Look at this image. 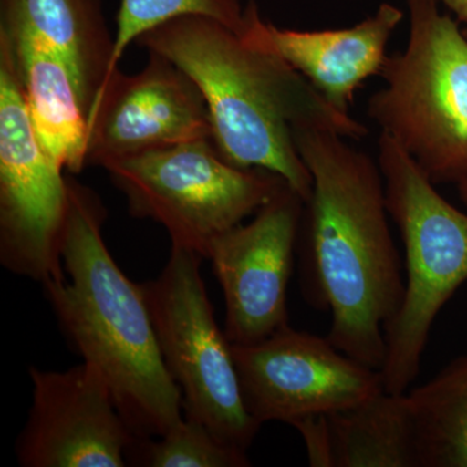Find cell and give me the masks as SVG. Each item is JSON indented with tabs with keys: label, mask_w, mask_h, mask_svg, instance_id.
I'll return each instance as SVG.
<instances>
[{
	"label": "cell",
	"mask_w": 467,
	"mask_h": 467,
	"mask_svg": "<svg viewBox=\"0 0 467 467\" xmlns=\"http://www.w3.org/2000/svg\"><path fill=\"white\" fill-rule=\"evenodd\" d=\"M294 137L313 178L296 248L304 299L331 313L327 339L340 352L382 370L384 328L405 281L379 164L335 131L300 128Z\"/></svg>",
	"instance_id": "cell-1"
},
{
	"label": "cell",
	"mask_w": 467,
	"mask_h": 467,
	"mask_svg": "<svg viewBox=\"0 0 467 467\" xmlns=\"http://www.w3.org/2000/svg\"><path fill=\"white\" fill-rule=\"evenodd\" d=\"M135 43L173 61L199 86L212 140L227 161L281 175L304 202L313 178L294 131L318 128L352 140L368 134L367 126L334 109L282 58L254 47L214 18H171Z\"/></svg>",
	"instance_id": "cell-2"
},
{
	"label": "cell",
	"mask_w": 467,
	"mask_h": 467,
	"mask_svg": "<svg viewBox=\"0 0 467 467\" xmlns=\"http://www.w3.org/2000/svg\"><path fill=\"white\" fill-rule=\"evenodd\" d=\"M61 257L69 279L42 285L67 343L109 383L137 438H159L183 416L182 393L169 373L142 285L126 276L103 238L100 196L67 178Z\"/></svg>",
	"instance_id": "cell-3"
},
{
	"label": "cell",
	"mask_w": 467,
	"mask_h": 467,
	"mask_svg": "<svg viewBox=\"0 0 467 467\" xmlns=\"http://www.w3.org/2000/svg\"><path fill=\"white\" fill-rule=\"evenodd\" d=\"M439 0H407L404 50L389 55L367 113L434 184L467 175V38Z\"/></svg>",
	"instance_id": "cell-4"
},
{
	"label": "cell",
	"mask_w": 467,
	"mask_h": 467,
	"mask_svg": "<svg viewBox=\"0 0 467 467\" xmlns=\"http://www.w3.org/2000/svg\"><path fill=\"white\" fill-rule=\"evenodd\" d=\"M387 208L405 248L404 299L384 328V391L405 393L420 373L439 312L467 281V214L387 134L378 138Z\"/></svg>",
	"instance_id": "cell-5"
},
{
	"label": "cell",
	"mask_w": 467,
	"mask_h": 467,
	"mask_svg": "<svg viewBox=\"0 0 467 467\" xmlns=\"http://www.w3.org/2000/svg\"><path fill=\"white\" fill-rule=\"evenodd\" d=\"M124 193L129 213L167 230L171 244L207 259L218 236L241 225L278 190L281 175L227 161L212 138L101 164Z\"/></svg>",
	"instance_id": "cell-6"
},
{
	"label": "cell",
	"mask_w": 467,
	"mask_h": 467,
	"mask_svg": "<svg viewBox=\"0 0 467 467\" xmlns=\"http://www.w3.org/2000/svg\"><path fill=\"white\" fill-rule=\"evenodd\" d=\"M202 259L198 252L171 244L161 275L140 285L162 358L182 393L184 417L247 453L261 425L243 400L233 344L214 317Z\"/></svg>",
	"instance_id": "cell-7"
},
{
	"label": "cell",
	"mask_w": 467,
	"mask_h": 467,
	"mask_svg": "<svg viewBox=\"0 0 467 467\" xmlns=\"http://www.w3.org/2000/svg\"><path fill=\"white\" fill-rule=\"evenodd\" d=\"M63 169L36 138L7 52L0 48V263L41 282L66 278Z\"/></svg>",
	"instance_id": "cell-8"
},
{
	"label": "cell",
	"mask_w": 467,
	"mask_h": 467,
	"mask_svg": "<svg viewBox=\"0 0 467 467\" xmlns=\"http://www.w3.org/2000/svg\"><path fill=\"white\" fill-rule=\"evenodd\" d=\"M248 413L265 422L297 420L356 407L384 391L380 370L340 352L327 337L290 325L261 342L233 344Z\"/></svg>",
	"instance_id": "cell-9"
},
{
	"label": "cell",
	"mask_w": 467,
	"mask_h": 467,
	"mask_svg": "<svg viewBox=\"0 0 467 467\" xmlns=\"http://www.w3.org/2000/svg\"><path fill=\"white\" fill-rule=\"evenodd\" d=\"M306 202L285 183L254 214L209 245L223 292L230 343L254 344L288 326L287 291Z\"/></svg>",
	"instance_id": "cell-10"
},
{
	"label": "cell",
	"mask_w": 467,
	"mask_h": 467,
	"mask_svg": "<svg viewBox=\"0 0 467 467\" xmlns=\"http://www.w3.org/2000/svg\"><path fill=\"white\" fill-rule=\"evenodd\" d=\"M33 404L16 441L24 467H124L135 435L94 365L30 368Z\"/></svg>",
	"instance_id": "cell-11"
},
{
	"label": "cell",
	"mask_w": 467,
	"mask_h": 467,
	"mask_svg": "<svg viewBox=\"0 0 467 467\" xmlns=\"http://www.w3.org/2000/svg\"><path fill=\"white\" fill-rule=\"evenodd\" d=\"M212 138L211 117L195 81L173 61L149 51L137 75L117 67L88 117V165Z\"/></svg>",
	"instance_id": "cell-12"
},
{
	"label": "cell",
	"mask_w": 467,
	"mask_h": 467,
	"mask_svg": "<svg viewBox=\"0 0 467 467\" xmlns=\"http://www.w3.org/2000/svg\"><path fill=\"white\" fill-rule=\"evenodd\" d=\"M404 12L383 3L356 26L335 30L281 29L264 20L256 3L245 5L242 38L299 72L334 109L349 113L356 91L382 72L387 46Z\"/></svg>",
	"instance_id": "cell-13"
},
{
	"label": "cell",
	"mask_w": 467,
	"mask_h": 467,
	"mask_svg": "<svg viewBox=\"0 0 467 467\" xmlns=\"http://www.w3.org/2000/svg\"><path fill=\"white\" fill-rule=\"evenodd\" d=\"M0 34L51 46L66 61L88 121L110 76L115 48L103 0H0Z\"/></svg>",
	"instance_id": "cell-14"
},
{
	"label": "cell",
	"mask_w": 467,
	"mask_h": 467,
	"mask_svg": "<svg viewBox=\"0 0 467 467\" xmlns=\"http://www.w3.org/2000/svg\"><path fill=\"white\" fill-rule=\"evenodd\" d=\"M0 48L11 60L42 149L61 169L81 173L88 165V121L66 61L32 36L0 34Z\"/></svg>",
	"instance_id": "cell-15"
},
{
	"label": "cell",
	"mask_w": 467,
	"mask_h": 467,
	"mask_svg": "<svg viewBox=\"0 0 467 467\" xmlns=\"http://www.w3.org/2000/svg\"><path fill=\"white\" fill-rule=\"evenodd\" d=\"M327 467H422L408 392H380L324 414Z\"/></svg>",
	"instance_id": "cell-16"
},
{
	"label": "cell",
	"mask_w": 467,
	"mask_h": 467,
	"mask_svg": "<svg viewBox=\"0 0 467 467\" xmlns=\"http://www.w3.org/2000/svg\"><path fill=\"white\" fill-rule=\"evenodd\" d=\"M408 396L422 467H467V355Z\"/></svg>",
	"instance_id": "cell-17"
},
{
	"label": "cell",
	"mask_w": 467,
	"mask_h": 467,
	"mask_svg": "<svg viewBox=\"0 0 467 467\" xmlns=\"http://www.w3.org/2000/svg\"><path fill=\"white\" fill-rule=\"evenodd\" d=\"M128 462L149 467L251 466L247 453L223 444L207 427L186 417L158 441L135 436Z\"/></svg>",
	"instance_id": "cell-18"
},
{
	"label": "cell",
	"mask_w": 467,
	"mask_h": 467,
	"mask_svg": "<svg viewBox=\"0 0 467 467\" xmlns=\"http://www.w3.org/2000/svg\"><path fill=\"white\" fill-rule=\"evenodd\" d=\"M186 15L214 18L241 34L244 26L245 5L241 0H121L117 14L110 75L119 67L126 48L140 36L171 18Z\"/></svg>",
	"instance_id": "cell-19"
},
{
	"label": "cell",
	"mask_w": 467,
	"mask_h": 467,
	"mask_svg": "<svg viewBox=\"0 0 467 467\" xmlns=\"http://www.w3.org/2000/svg\"><path fill=\"white\" fill-rule=\"evenodd\" d=\"M439 2L450 9L460 23L466 24L467 26V0H439ZM463 34H465L467 38V29L463 30Z\"/></svg>",
	"instance_id": "cell-20"
},
{
	"label": "cell",
	"mask_w": 467,
	"mask_h": 467,
	"mask_svg": "<svg viewBox=\"0 0 467 467\" xmlns=\"http://www.w3.org/2000/svg\"><path fill=\"white\" fill-rule=\"evenodd\" d=\"M457 190H459L461 201H462L463 204L467 207V175L457 183Z\"/></svg>",
	"instance_id": "cell-21"
}]
</instances>
